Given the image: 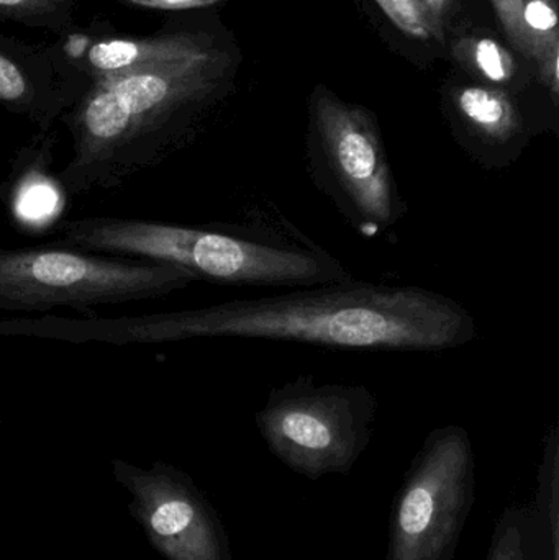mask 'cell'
Wrapping results in <instances>:
<instances>
[{
    "label": "cell",
    "mask_w": 559,
    "mask_h": 560,
    "mask_svg": "<svg viewBox=\"0 0 559 560\" xmlns=\"http://www.w3.org/2000/svg\"><path fill=\"white\" fill-rule=\"evenodd\" d=\"M131 345L197 338L266 339L347 351H445L478 336L462 303L417 285L348 280L291 293L128 316Z\"/></svg>",
    "instance_id": "6da1fadb"
},
{
    "label": "cell",
    "mask_w": 559,
    "mask_h": 560,
    "mask_svg": "<svg viewBox=\"0 0 559 560\" xmlns=\"http://www.w3.org/2000/svg\"><path fill=\"white\" fill-rule=\"evenodd\" d=\"M225 68L210 43L164 65L91 79L59 118L72 137L71 161L56 173L69 196L120 189L184 150Z\"/></svg>",
    "instance_id": "7a4b0ae2"
},
{
    "label": "cell",
    "mask_w": 559,
    "mask_h": 560,
    "mask_svg": "<svg viewBox=\"0 0 559 560\" xmlns=\"http://www.w3.org/2000/svg\"><path fill=\"white\" fill-rule=\"evenodd\" d=\"M56 246L170 262L199 280L235 287H317L353 279L347 266L284 217L194 226L85 217L55 226Z\"/></svg>",
    "instance_id": "3957f363"
},
{
    "label": "cell",
    "mask_w": 559,
    "mask_h": 560,
    "mask_svg": "<svg viewBox=\"0 0 559 560\" xmlns=\"http://www.w3.org/2000/svg\"><path fill=\"white\" fill-rule=\"evenodd\" d=\"M199 280L170 262L65 246L0 249V308L46 312L158 300Z\"/></svg>",
    "instance_id": "277c9868"
},
{
    "label": "cell",
    "mask_w": 559,
    "mask_h": 560,
    "mask_svg": "<svg viewBox=\"0 0 559 560\" xmlns=\"http://www.w3.org/2000/svg\"><path fill=\"white\" fill-rule=\"evenodd\" d=\"M308 130L307 173L318 192L358 235L371 240L391 232L409 206L373 115L318 89Z\"/></svg>",
    "instance_id": "5b68a950"
},
{
    "label": "cell",
    "mask_w": 559,
    "mask_h": 560,
    "mask_svg": "<svg viewBox=\"0 0 559 560\" xmlns=\"http://www.w3.org/2000/svg\"><path fill=\"white\" fill-rule=\"evenodd\" d=\"M377 407L366 385L317 384L305 374L271 388L255 421L279 463L317 482L353 470L370 446Z\"/></svg>",
    "instance_id": "8992f818"
},
{
    "label": "cell",
    "mask_w": 559,
    "mask_h": 560,
    "mask_svg": "<svg viewBox=\"0 0 559 560\" xmlns=\"http://www.w3.org/2000/svg\"><path fill=\"white\" fill-rule=\"evenodd\" d=\"M476 502L471 438L435 428L414 456L394 499L386 560H455Z\"/></svg>",
    "instance_id": "52a82bcc"
},
{
    "label": "cell",
    "mask_w": 559,
    "mask_h": 560,
    "mask_svg": "<svg viewBox=\"0 0 559 560\" xmlns=\"http://www.w3.org/2000/svg\"><path fill=\"white\" fill-rule=\"evenodd\" d=\"M88 85L61 48H33L0 35V105L39 131L51 130Z\"/></svg>",
    "instance_id": "ba28073f"
},
{
    "label": "cell",
    "mask_w": 559,
    "mask_h": 560,
    "mask_svg": "<svg viewBox=\"0 0 559 560\" xmlns=\"http://www.w3.org/2000/svg\"><path fill=\"white\" fill-rule=\"evenodd\" d=\"M153 487L158 492L148 525L171 559L230 560L229 536L219 515L186 474L156 466Z\"/></svg>",
    "instance_id": "9c48e42d"
},
{
    "label": "cell",
    "mask_w": 559,
    "mask_h": 560,
    "mask_svg": "<svg viewBox=\"0 0 559 560\" xmlns=\"http://www.w3.org/2000/svg\"><path fill=\"white\" fill-rule=\"evenodd\" d=\"M55 141L51 131H39L32 143L16 151L9 177L0 186V202L19 232H48L69 209L71 196L51 171Z\"/></svg>",
    "instance_id": "30bf717a"
},
{
    "label": "cell",
    "mask_w": 559,
    "mask_h": 560,
    "mask_svg": "<svg viewBox=\"0 0 559 560\" xmlns=\"http://www.w3.org/2000/svg\"><path fill=\"white\" fill-rule=\"evenodd\" d=\"M209 36L194 32H163L151 36H95L71 33L61 45L62 55L88 81L153 68L193 55L210 45Z\"/></svg>",
    "instance_id": "8fae6325"
},
{
    "label": "cell",
    "mask_w": 559,
    "mask_h": 560,
    "mask_svg": "<svg viewBox=\"0 0 559 560\" xmlns=\"http://www.w3.org/2000/svg\"><path fill=\"white\" fill-rule=\"evenodd\" d=\"M453 105L463 125V144L479 166L499 171L519 160L527 125L508 92L468 85L453 95Z\"/></svg>",
    "instance_id": "7c38bea8"
},
{
    "label": "cell",
    "mask_w": 559,
    "mask_h": 560,
    "mask_svg": "<svg viewBox=\"0 0 559 560\" xmlns=\"http://www.w3.org/2000/svg\"><path fill=\"white\" fill-rule=\"evenodd\" d=\"M486 560H551L532 506L509 505L502 510Z\"/></svg>",
    "instance_id": "4fadbf2b"
},
{
    "label": "cell",
    "mask_w": 559,
    "mask_h": 560,
    "mask_svg": "<svg viewBox=\"0 0 559 560\" xmlns=\"http://www.w3.org/2000/svg\"><path fill=\"white\" fill-rule=\"evenodd\" d=\"M535 518L544 535L551 560H559V424L554 423L544 438L540 466H538L537 492H535Z\"/></svg>",
    "instance_id": "5bb4252c"
},
{
    "label": "cell",
    "mask_w": 559,
    "mask_h": 560,
    "mask_svg": "<svg viewBox=\"0 0 559 560\" xmlns=\"http://www.w3.org/2000/svg\"><path fill=\"white\" fill-rule=\"evenodd\" d=\"M522 22L528 58L544 62L559 55L558 0H525Z\"/></svg>",
    "instance_id": "9a60e30c"
},
{
    "label": "cell",
    "mask_w": 559,
    "mask_h": 560,
    "mask_svg": "<svg viewBox=\"0 0 559 560\" xmlns=\"http://www.w3.org/2000/svg\"><path fill=\"white\" fill-rule=\"evenodd\" d=\"M0 19L26 26H42L53 32H68L72 26L71 2L59 0H0Z\"/></svg>",
    "instance_id": "2e32d148"
},
{
    "label": "cell",
    "mask_w": 559,
    "mask_h": 560,
    "mask_svg": "<svg viewBox=\"0 0 559 560\" xmlns=\"http://www.w3.org/2000/svg\"><path fill=\"white\" fill-rule=\"evenodd\" d=\"M473 61L489 81L505 84L514 78V59L498 42L481 38L473 45Z\"/></svg>",
    "instance_id": "e0dca14e"
},
{
    "label": "cell",
    "mask_w": 559,
    "mask_h": 560,
    "mask_svg": "<svg viewBox=\"0 0 559 560\" xmlns=\"http://www.w3.org/2000/svg\"><path fill=\"white\" fill-rule=\"evenodd\" d=\"M391 22L417 39H429L433 36L432 26L417 0H376Z\"/></svg>",
    "instance_id": "ac0fdd59"
},
{
    "label": "cell",
    "mask_w": 559,
    "mask_h": 560,
    "mask_svg": "<svg viewBox=\"0 0 559 560\" xmlns=\"http://www.w3.org/2000/svg\"><path fill=\"white\" fill-rule=\"evenodd\" d=\"M525 0H492L499 20L508 33L509 39L514 43L515 48L521 49L528 56L527 39H525L524 22H522V10Z\"/></svg>",
    "instance_id": "d6986e66"
},
{
    "label": "cell",
    "mask_w": 559,
    "mask_h": 560,
    "mask_svg": "<svg viewBox=\"0 0 559 560\" xmlns=\"http://www.w3.org/2000/svg\"><path fill=\"white\" fill-rule=\"evenodd\" d=\"M130 7L160 12H184V10L207 9L217 5L222 0H120Z\"/></svg>",
    "instance_id": "ffe728a7"
},
{
    "label": "cell",
    "mask_w": 559,
    "mask_h": 560,
    "mask_svg": "<svg viewBox=\"0 0 559 560\" xmlns=\"http://www.w3.org/2000/svg\"><path fill=\"white\" fill-rule=\"evenodd\" d=\"M420 9L426 13L427 20H429L430 26H432L433 36L435 38H442V25L443 16H445L446 5L449 0H417Z\"/></svg>",
    "instance_id": "44dd1931"
},
{
    "label": "cell",
    "mask_w": 559,
    "mask_h": 560,
    "mask_svg": "<svg viewBox=\"0 0 559 560\" xmlns=\"http://www.w3.org/2000/svg\"><path fill=\"white\" fill-rule=\"evenodd\" d=\"M59 2H71V0H59Z\"/></svg>",
    "instance_id": "7402d4cb"
}]
</instances>
